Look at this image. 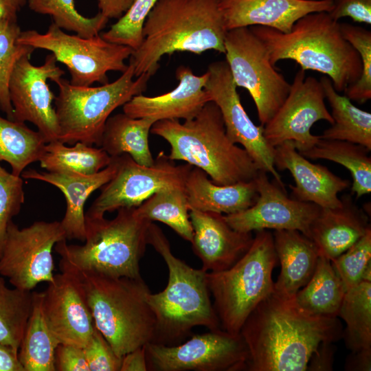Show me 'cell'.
<instances>
[{
  "label": "cell",
  "instance_id": "cell-1",
  "mask_svg": "<svg viewBox=\"0 0 371 371\" xmlns=\"http://www.w3.org/2000/svg\"><path fill=\"white\" fill-rule=\"evenodd\" d=\"M337 317L304 313L293 298L270 294L254 308L240 335L248 350L247 370L305 371L324 343L342 337Z\"/></svg>",
  "mask_w": 371,
  "mask_h": 371
},
{
  "label": "cell",
  "instance_id": "cell-2",
  "mask_svg": "<svg viewBox=\"0 0 371 371\" xmlns=\"http://www.w3.org/2000/svg\"><path fill=\"white\" fill-rule=\"evenodd\" d=\"M227 32L218 0H159L144 24L142 44L130 57L135 77L153 76L162 56L177 52L225 54Z\"/></svg>",
  "mask_w": 371,
  "mask_h": 371
},
{
  "label": "cell",
  "instance_id": "cell-3",
  "mask_svg": "<svg viewBox=\"0 0 371 371\" xmlns=\"http://www.w3.org/2000/svg\"><path fill=\"white\" fill-rule=\"evenodd\" d=\"M249 27L265 44L272 65L293 60L304 71L328 76L338 93L344 92L361 75L358 52L343 36L340 23L327 12L306 14L288 33L260 25Z\"/></svg>",
  "mask_w": 371,
  "mask_h": 371
},
{
  "label": "cell",
  "instance_id": "cell-4",
  "mask_svg": "<svg viewBox=\"0 0 371 371\" xmlns=\"http://www.w3.org/2000/svg\"><path fill=\"white\" fill-rule=\"evenodd\" d=\"M150 133L170 144L168 156L171 160L183 161L203 170L215 184L252 181L261 170L243 147L229 139L221 111L213 101L183 123L179 120L155 122Z\"/></svg>",
  "mask_w": 371,
  "mask_h": 371
},
{
  "label": "cell",
  "instance_id": "cell-5",
  "mask_svg": "<svg viewBox=\"0 0 371 371\" xmlns=\"http://www.w3.org/2000/svg\"><path fill=\"white\" fill-rule=\"evenodd\" d=\"M147 241L161 255L168 270L166 288L147 295L156 319L153 343L177 345L196 326H204L209 330L221 329L210 300L206 272L192 268L176 257L164 233L153 222L148 227Z\"/></svg>",
  "mask_w": 371,
  "mask_h": 371
},
{
  "label": "cell",
  "instance_id": "cell-6",
  "mask_svg": "<svg viewBox=\"0 0 371 371\" xmlns=\"http://www.w3.org/2000/svg\"><path fill=\"white\" fill-rule=\"evenodd\" d=\"M60 268L74 272L79 278L95 328L119 357L154 342L156 319L147 301L150 291L142 278Z\"/></svg>",
  "mask_w": 371,
  "mask_h": 371
},
{
  "label": "cell",
  "instance_id": "cell-7",
  "mask_svg": "<svg viewBox=\"0 0 371 371\" xmlns=\"http://www.w3.org/2000/svg\"><path fill=\"white\" fill-rule=\"evenodd\" d=\"M116 216L85 215V239L82 245L56 244L60 266L115 277L142 278L139 261L148 244L150 224L136 207H122Z\"/></svg>",
  "mask_w": 371,
  "mask_h": 371
},
{
  "label": "cell",
  "instance_id": "cell-8",
  "mask_svg": "<svg viewBox=\"0 0 371 371\" xmlns=\"http://www.w3.org/2000/svg\"><path fill=\"white\" fill-rule=\"evenodd\" d=\"M278 260L273 234L262 229L256 232L249 249L231 267L206 272L222 330L239 335L250 313L274 292L272 271Z\"/></svg>",
  "mask_w": 371,
  "mask_h": 371
},
{
  "label": "cell",
  "instance_id": "cell-9",
  "mask_svg": "<svg viewBox=\"0 0 371 371\" xmlns=\"http://www.w3.org/2000/svg\"><path fill=\"white\" fill-rule=\"evenodd\" d=\"M133 65L114 82L99 87L71 85L60 78L54 81L58 94L54 99L59 126L58 140L64 144L82 142L100 146L105 124L117 107L142 94L150 76L143 74L134 80Z\"/></svg>",
  "mask_w": 371,
  "mask_h": 371
},
{
  "label": "cell",
  "instance_id": "cell-10",
  "mask_svg": "<svg viewBox=\"0 0 371 371\" xmlns=\"http://www.w3.org/2000/svg\"><path fill=\"white\" fill-rule=\"evenodd\" d=\"M18 41L50 52L57 62L66 66L71 76L69 82L75 86L108 83L107 73L126 71L128 65L125 60L133 52L131 47L106 41L100 34L90 38L69 34L53 22L45 33L21 31Z\"/></svg>",
  "mask_w": 371,
  "mask_h": 371
},
{
  "label": "cell",
  "instance_id": "cell-11",
  "mask_svg": "<svg viewBox=\"0 0 371 371\" xmlns=\"http://www.w3.org/2000/svg\"><path fill=\"white\" fill-rule=\"evenodd\" d=\"M224 46L234 82L248 91L264 126L284 102L291 84L271 64L265 44L249 27L228 30Z\"/></svg>",
  "mask_w": 371,
  "mask_h": 371
},
{
  "label": "cell",
  "instance_id": "cell-12",
  "mask_svg": "<svg viewBox=\"0 0 371 371\" xmlns=\"http://www.w3.org/2000/svg\"><path fill=\"white\" fill-rule=\"evenodd\" d=\"M117 170L112 179L102 186L85 215L104 216L122 207H137L153 194L164 189L184 188L193 166L177 165L161 151L151 166L135 162L128 154L114 157Z\"/></svg>",
  "mask_w": 371,
  "mask_h": 371
},
{
  "label": "cell",
  "instance_id": "cell-13",
  "mask_svg": "<svg viewBox=\"0 0 371 371\" xmlns=\"http://www.w3.org/2000/svg\"><path fill=\"white\" fill-rule=\"evenodd\" d=\"M148 370L238 371L246 370L249 358L241 335L222 329L196 334L177 345H145Z\"/></svg>",
  "mask_w": 371,
  "mask_h": 371
},
{
  "label": "cell",
  "instance_id": "cell-14",
  "mask_svg": "<svg viewBox=\"0 0 371 371\" xmlns=\"http://www.w3.org/2000/svg\"><path fill=\"white\" fill-rule=\"evenodd\" d=\"M67 240L60 221H35L19 228L11 221L0 257V276L13 287L32 291L54 278L53 249Z\"/></svg>",
  "mask_w": 371,
  "mask_h": 371
},
{
  "label": "cell",
  "instance_id": "cell-15",
  "mask_svg": "<svg viewBox=\"0 0 371 371\" xmlns=\"http://www.w3.org/2000/svg\"><path fill=\"white\" fill-rule=\"evenodd\" d=\"M207 72L208 78L204 89L210 101L218 106L229 139L240 144L260 170L272 175L285 188L274 166V148L264 136V126L256 125L245 111L226 60L212 62L208 65Z\"/></svg>",
  "mask_w": 371,
  "mask_h": 371
},
{
  "label": "cell",
  "instance_id": "cell-16",
  "mask_svg": "<svg viewBox=\"0 0 371 371\" xmlns=\"http://www.w3.org/2000/svg\"><path fill=\"white\" fill-rule=\"evenodd\" d=\"M324 100L320 80L306 77L304 70H298L287 97L264 126V136L269 144L274 148L291 140L299 153L313 147L319 139V135L311 133L313 125L319 120L333 123Z\"/></svg>",
  "mask_w": 371,
  "mask_h": 371
},
{
  "label": "cell",
  "instance_id": "cell-17",
  "mask_svg": "<svg viewBox=\"0 0 371 371\" xmlns=\"http://www.w3.org/2000/svg\"><path fill=\"white\" fill-rule=\"evenodd\" d=\"M30 55L21 57L16 63L9 82V94L13 109V120L31 122L36 126L47 142L58 138L60 129L55 108V99L47 80L54 82L65 71L57 65L52 54L43 64L35 66Z\"/></svg>",
  "mask_w": 371,
  "mask_h": 371
},
{
  "label": "cell",
  "instance_id": "cell-18",
  "mask_svg": "<svg viewBox=\"0 0 371 371\" xmlns=\"http://www.w3.org/2000/svg\"><path fill=\"white\" fill-rule=\"evenodd\" d=\"M254 180L258 194L256 201L242 212L225 215L227 223L243 232L294 229L309 238L311 224L321 207L289 196L286 189L274 179L270 181L263 170L259 171Z\"/></svg>",
  "mask_w": 371,
  "mask_h": 371
},
{
  "label": "cell",
  "instance_id": "cell-19",
  "mask_svg": "<svg viewBox=\"0 0 371 371\" xmlns=\"http://www.w3.org/2000/svg\"><path fill=\"white\" fill-rule=\"evenodd\" d=\"M60 271L43 291V313L59 344L84 348L95 328L93 317L78 276Z\"/></svg>",
  "mask_w": 371,
  "mask_h": 371
},
{
  "label": "cell",
  "instance_id": "cell-20",
  "mask_svg": "<svg viewBox=\"0 0 371 371\" xmlns=\"http://www.w3.org/2000/svg\"><path fill=\"white\" fill-rule=\"evenodd\" d=\"M189 216L193 229L192 249L205 272L229 269L252 244V233L233 229L223 214L192 210Z\"/></svg>",
  "mask_w": 371,
  "mask_h": 371
},
{
  "label": "cell",
  "instance_id": "cell-21",
  "mask_svg": "<svg viewBox=\"0 0 371 371\" xmlns=\"http://www.w3.org/2000/svg\"><path fill=\"white\" fill-rule=\"evenodd\" d=\"M276 170H287L295 185H289L293 199L334 208L341 205L339 194L349 188L350 181L332 172L327 167L311 162L296 149L294 142L285 141L274 147Z\"/></svg>",
  "mask_w": 371,
  "mask_h": 371
},
{
  "label": "cell",
  "instance_id": "cell-22",
  "mask_svg": "<svg viewBox=\"0 0 371 371\" xmlns=\"http://www.w3.org/2000/svg\"><path fill=\"white\" fill-rule=\"evenodd\" d=\"M175 76L179 81L175 89L157 96L135 95L123 105V113L133 118H150L155 122L193 119L210 101L204 89L208 74L196 76L189 67L180 65Z\"/></svg>",
  "mask_w": 371,
  "mask_h": 371
},
{
  "label": "cell",
  "instance_id": "cell-23",
  "mask_svg": "<svg viewBox=\"0 0 371 371\" xmlns=\"http://www.w3.org/2000/svg\"><path fill=\"white\" fill-rule=\"evenodd\" d=\"M227 31L260 25L284 33L307 14L329 12L333 0H218Z\"/></svg>",
  "mask_w": 371,
  "mask_h": 371
},
{
  "label": "cell",
  "instance_id": "cell-24",
  "mask_svg": "<svg viewBox=\"0 0 371 371\" xmlns=\"http://www.w3.org/2000/svg\"><path fill=\"white\" fill-rule=\"evenodd\" d=\"M340 199L339 207H321L310 226L309 238L319 256L329 260L346 251L370 229L368 212L359 207L350 194Z\"/></svg>",
  "mask_w": 371,
  "mask_h": 371
},
{
  "label": "cell",
  "instance_id": "cell-25",
  "mask_svg": "<svg viewBox=\"0 0 371 371\" xmlns=\"http://www.w3.org/2000/svg\"><path fill=\"white\" fill-rule=\"evenodd\" d=\"M117 166L115 158L112 157L109 165L91 175L39 172L30 169L24 170L21 177L25 179L48 183L63 192L66 200V211L60 222L66 239H76L83 243L85 239V203L94 191L112 179Z\"/></svg>",
  "mask_w": 371,
  "mask_h": 371
},
{
  "label": "cell",
  "instance_id": "cell-26",
  "mask_svg": "<svg viewBox=\"0 0 371 371\" xmlns=\"http://www.w3.org/2000/svg\"><path fill=\"white\" fill-rule=\"evenodd\" d=\"M273 238L281 265L274 292L293 298L312 277L319 254L315 243L297 230H274Z\"/></svg>",
  "mask_w": 371,
  "mask_h": 371
},
{
  "label": "cell",
  "instance_id": "cell-27",
  "mask_svg": "<svg viewBox=\"0 0 371 371\" xmlns=\"http://www.w3.org/2000/svg\"><path fill=\"white\" fill-rule=\"evenodd\" d=\"M189 210L225 215L242 212L258 196L255 180L221 186L215 184L201 169L193 166L184 186Z\"/></svg>",
  "mask_w": 371,
  "mask_h": 371
},
{
  "label": "cell",
  "instance_id": "cell-28",
  "mask_svg": "<svg viewBox=\"0 0 371 371\" xmlns=\"http://www.w3.org/2000/svg\"><path fill=\"white\" fill-rule=\"evenodd\" d=\"M155 122L150 118H133L124 113L110 116L104 126L100 146L112 157L129 155L137 164L155 162L148 136Z\"/></svg>",
  "mask_w": 371,
  "mask_h": 371
},
{
  "label": "cell",
  "instance_id": "cell-29",
  "mask_svg": "<svg viewBox=\"0 0 371 371\" xmlns=\"http://www.w3.org/2000/svg\"><path fill=\"white\" fill-rule=\"evenodd\" d=\"M325 98L331 107L333 123L319 135L320 139L347 141L371 150V113L355 106L333 87L326 76L320 78Z\"/></svg>",
  "mask_w": 371,
  "mask_h": 371
},
{
  "label": "cell",
  "instance_id": "cell-30",
  "mask_svg": "<svg viewBox=\"0 0 371 371\" xmlns=\"http://www.w3.org/2000/svg\"><path fill=\"white\" fill-rule=\"evenodd\" d=\"M346 291L330 260L319 256L312 277L293 300L307 315L337 317Z\"/></svg>",
  "mask_w": 371,
  "mask_h": 371
},
{
  "label": "cell",
  "instance_id": "cell-31",
  "mask_svg": "<svg viewBox=\"0 0 371 371\" xmlns=\"http://www.w3.org/2000/svg\"><path fill=\"white\" fill-rule=\"evenodd\" d=\"M43 292H33V304L19 347L18 358L24 371H56L55 352L59 342L43 311Z\"/></svg>",
  "mask_w": 371,
  "mask_h": 371
},
{
  "label": "cell",
  "instance_id": "cell-32",
  "mask_svg": "<svg viewBox=\"0 0 371 371\" xmlns=\"http://www.w3.org/2000/svg\"><path fill=\"white\" fill-rule=\"evenodd\" d=\"M370 150L347 141L320 139L311 148L300 153L311 159H326L341 164L352 177L351 191L357 199L371 192Z\"/></svg>",
  "mask_w": 371,
  "mask_h": 371
},
{
  "label": "cell",
  "instance_id": "cell-33",
  "mask_svg": "<svg viewBox=\"0 0 371 371\" xmlns=\"http://www.w3.org/2000/svg\"><path fill=\"white\" fill-rule=\"evenodd\" d=\"M338 317L346 324L342 333L346 347L352 353L371 355V282L361 281L346 291Z\"/></svg>",
  "mask_w": 371,
  "mask_h": 371
},
{
  "label": "cell",
  "instance_id": "cell-34",
  "mask_svg": "<svg viewBox=\"0 0 371 371\" xmlns=\"http://www.w3.org/2000/svg\"><path fill=\"white\" fill-rule=\"evenodd\" d=\"M111 160L101 147L80 142L67 146L56 139L46 144L39 163L41 168L48 172L91 175L106 168Z\"/></svg>",
  "mask_w": 371,
  "mask_h": 371
},
{
  "label": "cell",
  "instance_id": "cell-35",
  "mask_svg": "<svg viewBox=\"0 0 371 371\" xmlns=\"http://www.w3.org/2000/svg\"><path fill=\"white\" fill-rule=\"evenodd\" d=\"M47 143L39 131L0 115V162L9 164L13 175L21 176L30 164L39 161Z\"/></svg>",
  "mask_w": 371,
  "mask_h": 371
},
{
  "label": "cell",
  "instance_id": "cell-36",
  "mask_svg": "<svg viewBox=\"0 0 371 371\" xmlns=\"http://www.w3.org/2000/svg\"><path fill=\"white\" fill-rule=\"evenodd\" d=\"M138 214L150 221L161 222L185 240L192 241L193 229L184 188L161 190L136 207Z\"/></svg>",
  "mask_w": 371,
  "mask_h": 371
},
{
  "label": "cell",
  "instance_id": "cell-37",
  "mask_svg": "<svg viewBox=\"0 0 371 371\" xmlns=\"http://www.w3.org/2000/svg\"><path fill=\"white\" fill-rule=\"evenodd\" d=\"M32 304V291L10 288L0 276V343L18 351Z\"/></svg>",
  "mask_w": 371,
  "mask_h": 371
},
{
  "label": "cell",
  "instance_id": "cell-38",
  "mask_svg": "<svg viewBox=\"0 0 371 371\" xmlns=\"http://www.w3.org/2000/svg\"><path fill=\"white\" fill-rule=\"evenodd\" d=\"M27 4L34 12L50 16L60 29L85 38L100 34L109 20L101 12L84 16L76 10L74 0H28Z\"/></svg>",
  "mask_w": 371,
  "mask_h": 371
},
{
  "label": "cell",
  "instance_id": "cell-39",
  "mask_svg": "<svg viewBox=\"0 0 371 371\" xmlns=\"http://www.w3.org/2000/svg\"><path fill=\"white\" fill-rule=\"evenodd\" d=\"M21 30L17 20H0V109L13 120L9 82L14 67L23 56H31L34 48L18 41Z\"/></svg>",
  "mask_w": 371,
  "mask_h": 371
},
{
  "label": "cell",
  "instance_id": "cell-40",
  "mask_svg": "<svg viewBox=\"0 0 371 371\" xmlns=\"http://www.w3.org/2000/svg\"><path fill=\"white\" fill-rule=\"evenodd\" d=\"M340 30L344 38L358 52L363 65L359 78L344 93L350 100L364 104L371 98V32L348 23H340Z\"/></svg>",
  "mask_w": 371,
  "mask_h": 371
},
{
  "label": "cell",
  "instance_id": "cell-41",
  "mask_svg": "<svg viewBox=\"0 0 371 371\" xmlns=\"http://www.w3.org/2000/svg\"><path fill=\"white\" fill-rule=\"evenodd\" d=\"M159 0H134L127 11L101 36L110 43L136 50L143 41L142 30L150 12Z\"/></svg>",
  "mask_w": 371,
  "mask_h": 371
},
{
  "label": "cell",
  "instance_id": "cell-42",
  "mask_svg": "<svg viewBox=\"0 0 371 371\" xmlns=\"http://www.w3.org/2000/svg\"><path fill=\"white\" fill-rule=\"evenodd\" d=\"M330 262L346 291L360 283L365 269L371 263V228Z\"/></svg>",
  "mask_w": 371,
  "mask_h": 371
},
{
  "label": "cell",
  "instance_id": "cell-43",
  "mask_svg": "<svg viewBox=\"0 0 371 371\" xmlns=\"http://www.w3.org/2000/svg\"><path fill=\"white\" fill-rule=\"evenodd\" d=\"M25 203L23 181L21 176L8 172L0 164V257L5 244L8 227Z\"/></svg>",
  "mask_w": 371,
  "mask_h": 371
},
{
  "label": "cell",
  "instance_id": "cell-44",
  "mask_svg": "<svg viewBox=\"0 0 371 371\" xmlns=\"http://www.w3.org/2000/svg\"><path fill=\"white\" fill-rule=\"evenodd\" d=\"M83 349L89 371H120L122 358L95 326Z\"/></svg>",
  "mask_w": 371,
  "mask_h": 371
},
{
  "label": "cell",
  "instance_id": "cell-45",
  "mask_svg": "<svg viewBox=\"0 0 371 371\" xmlns=\"http://www.w3.org/2000/svg\"><path fill=\"white\" fill-rule=\"evenodd\" d=\"M329 15L335 21L345 16L355 22L371 24V0H333Z\"/></svg>",
  "mask_w": 371,
  "mask_h": 371
},
{
  "label": "cell",
  "instance_id": "cell-46",
  "mask_svg": "<svg viewBox=\"0 0 371 371\" xmlns=\"http://www.w3.org/2000/svg\"><path fill=\"white\" fill-rule=\"evenodd\" d=\"M56 371H89L82 347L59 344L55 352Z\"/></svg>",
  "mask_w": 371,
  "mask_h": 371
},
{
  "label": "cell",
  "instance_id": "cell-47",
  "mask_svg": "<svg viewBox=\"0 0 371 371\" xmlns=\"http://www.w3.org/2000/svg\"><path fill=\"white\" fill-rule=\"evenodd\" d=\"M148 370L145 346L139 347L122 357L120 371Z\"/></svg>",
  "mask_w": 371,
  "mask_h": 371
},
{
  "label": "cell",
  "instance_id": "cell-48",
  "mask_svg": "<svg viewBox=\"0 0 371 371\" xmlns=\"http://www.w3.org/2000/svg\"><path fill=\"white\" fill-rule=\"evenodd\" d=\"M100 12L110 19H120L134 0H97Z\"/></svg>",
  "mask_w": 371,
  "mask_h": 371
},
{
  "label": "cell",
  "instance_id": "cell-49",
  "mask_svg": "<svg viewBox=\"0 0 371 371\" xmlns=\"http://www.w3.org/2000/svg\"><path fill=\"white\" fill-rule=\"evenodd\" d=\"M0 371H24L18 358V351L0 343Z\"/></svg>",
  "mask_w": 371,
  "mask_h": 371
},
{
  "label": "cell",
  "instance_id": "cell-50",
  "mask_svg": "<svg viewBox=\"0 0 371 371\" xmlns=\"http://www.w3.org/2000/svg\"><path fill=\"white\" fill-rule=\"evenodd\" d=\"M28 0H0V20H17V14Z\"/></svg>",
  "mask_w": 371,
  "mask_h": 371
}]
</instances>
